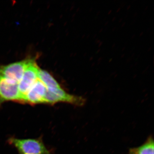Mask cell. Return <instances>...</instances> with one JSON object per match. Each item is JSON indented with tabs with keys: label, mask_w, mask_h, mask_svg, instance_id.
Listing matches in <instances>:
<instances>
[{
	"label": "cell",
	"mask_w": 154,
	"mask_h": 154,
	"mask_svg": "<svg viewBox=\"0 0 154 154\" xmlns=\"http://www.w3.org/2000/svg\"><path fill=\"white\" fill-rule=\"evenodd\" d=\"M60 102L68 103L75 106H82L85 104V99L82 96L69 94L62 87L47 89L44 99V103L54 105Z\"/></svg>",
	"instance_id": "1"
},
{
	"label": "cell",
	"mask_w": 154,
	"mask_h": 154,
	"mask_svg": "<svg viewBox=\"0 0 154 154\" xmlns=\"http://www.w3.org/2000/svg\"><path fill=\"white\" fill-rule=\"evenodd\" d=\"M30 58L7 65H0V76L19 84Z\"/></svg>",
	"instance_id": "4"
},
{
	"label": "cell",
	"mask_w": 154,
	"mask_h": 154,
	"mask_svg": "<svg viewBox=\"0 0 154 154\" xmlns=\"http://www.w3.org/2000/svg\"><path fill=\"white\" fill-rule=\"evenodd\" d=\"M39 68L36 63L35 58H30L21 79L18 84L20 95V102H23L24 97L38 79Z\"/></svg>",
	"instance_id": "3"
},
{
	"label": "cell",
	"mask_w": 154,
	"mask_h": 154,
	"mask_svg": "<svg viewBox=\"0 0 154 154\" xmlns=\"http://www.w3.org/2000/svg\"><path fill=\"white\" fill-rule=\"evenodd\" d=\"M38 79L44 84L47 89L59 88L61 87L57 80L48 72L39 68Z\"/></svg>",
	"instance_id": "7"
},
{
	"label": "cell",
	"mask_w": 154,
	"mask_h": 154,
	"mask_svg": "<svg viewBox=\"0 0 154 154\" xmlns=\"http://www.w3.org/2000/svg\"><path fill=\"white\" fill-rule=\"evenodd\" d=\"M9 141L20 154H49L42 141L38 139L11 138Z\"/></svg>",
	"instance_id": "2"
},
{
	"label": "cell",
	"mask_w": 154,
	"mask_h": 154,
	"mask_svg": "<svg viewBox=\"0 0 154 154\" xmlns=\"http://www.w3.org/2000/svg\"><path fill=\"white\" fill-rule=\"evenodd\" d=\"M8 101L20 102L18 83L0 76V105Z\"/></svg>",
	"instance_id": "5"
},
{
	"label": "cell",
	"mask_w": 154,
	"mask_h": 154,
	"mask_svg": "<svg viewBox=\"0 0 154 154\" xmlns=\"http://www.w3.org/2000/svg\"><path fill=\"white\" fill-rule=\"evenodd\" d=\"M128 154H154V140L152 137L142 145L129 150Z\"/></svg>",
	"instance_id": "8"
},
{
	"label": "cell",
	"mask_w": 154,
	"mask_h": 154,
	"mask_svg": "<svg viewBox=\"0 0 154 154\" xmlns=\"http://www.w3.org/2000/svg\"><path fill=\"white\" fill-rule=\"evenodd\" d=\"M47 91V88L38 79L25 95L22 103L30 105L44 103Z\"/></svg>",
	"instance_id": "6"
}]
</instances>
